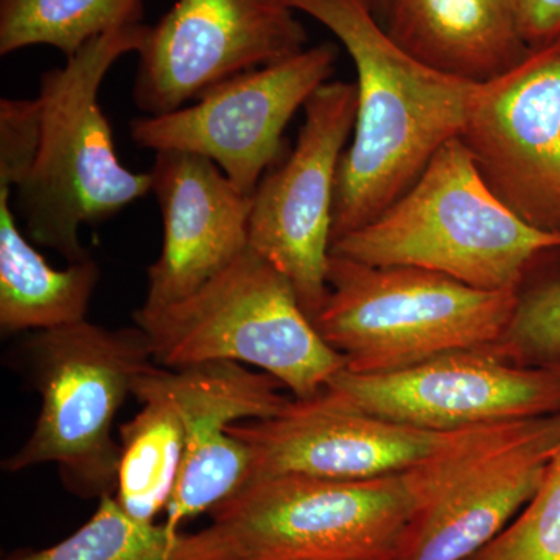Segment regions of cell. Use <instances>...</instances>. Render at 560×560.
Instances as JSON below:
<instances>
[{
    "mask_svg": "<svg viewBox=\"0 0 560 560\" xmlns=\"http://www.w3.org/2000/svg\"><path fill=\"white\" fill-rule=\"evenodd\" d=\"M289 3L334 33L355 66V127L338 168L334 243L382 215L415 186L434 154L459 138L477 83L408 55L368 0Z\"/></svg>",
    "mask_w": 560,
    "mask_h": 560,
    "instance_id": "1",
    "label": "cell"
},
{
    "mask_svg": "<svg viewBox=\"0 0 560 560\" xmlns=\"http://www.w3.org/2000/svg\"><path fill=\"white\" fill-rule=\"evenodd\" d=\"M474 430L444 456L374 480L279 475L248 482L180 534L172 560H396L431 493L469 466Z\"/></svg>",
    "mask_w": 560,
    "mask_h": 560,
    "instance_id": "2",
    "label": "cell"
},
{
    "mask_svg": "<svg viewBox=\"0 0 560 560\" xmlns=\"http://www.w3.org/2000/svg\"><path fill=\"white\" fill-rule=\"evenodd\" d=\"M150 25L114 28L90 40L62 68L40 77L43 135L35 167L16 189L18 215L36 245L69 264L90 259L80 230L147 197L151 173L121 165L98 103L103 80L125 55L138 54Z\"/></svg>",
    "mask_w": 560,
    "mask_h": 560,
    "instance_id": "3",
    "label": "cell"
},
{
    "mask_svg": "<svg viewBox=\"0 0 560 560\" xmlns=\"http://www.w3.org/2000/svg\"><path fill=\"white\" fill-rule=\"evenodd\" d=\"M560 238L530 228L492 194L459 138L404 197L330 254L375 267H412L474 289L515 291L541 250Z\"/></svg>",
    "mask_w": 560,
    "mask_h": 560,
    "instance_id": "4",
    "label": "cell"
},
{
    "mask_svg": "<svg viewBox=\"0 0 560 560\" xmlns=\"http://www.w3.org/2000/svg\"><path fill=\"white\" fill-rule=\"evenodd\" d=\"M154 363L183 370L210 361L259 368L307 400L326 388L346 359L327 345L289 279L249 248L186 300L138 311Z\"/></svg>",
    "mask_w": 560,
    "mask_h": 560,
    "instance_id": "5",
    "label": "cell"
},
{
    "mask_svg": "<svg viewBox=\"0 0 560 560\" xmlns=\"http://www.w3.org/2000/svg\"><path fill=\"white\" fill-rule=\"evenodd\" d=\"M326 301L312 323L346 370L377 374L503 338L515 291L474 289L412 267H375L330 254Z\"/></svg>",
    "mask_w": 560,
    "mask_h": 560,
    "instance_id": "6",
    "label": "cell"
},
{
    "mask_svg": "<svg viewBox=\"0 0 560 560\" xmlns=\"http://www.w3.org/2000/svg\"><path fill=\"white\" fill-rule=\"evenodd\" d=\"M22 349L39 394V416L3 469L14 474L55 464L77 495H116L120 445L113 438L114 420L139 375L156 364L145 331L110 330L84 319L33 331Z\"/></svg>",
    "mask_w": 560,
    "mask_h": 560,
    "instance_id": "7",
    "label": "cell"
},
{
    "mask_svg": "<svg viewBox=\"0 0 560 560\" xmlns=\"http://www.w3.org/2000/svg\"><path fill=\"white\" fill-rule=\"evenodd\" d=\"M338 60L331 43L249 70L206 92L194 105L131 120L140 149L187 151L215 162L245 194L282 162L287 127L308 98L330 81Z\"/></svg>",
    "mask_w": 560,
    "mask_h": 560,
    "instance_id": "8",
    "label": "cell"
},
{
    "mask_svg": "<svg viewBox=\"0 0 560 560\" xmlns=\"http://www.w3.org/2000/svg\"><path fill=\"white\" fill-rule=\"evenodd\" d=\"M304 113L296 147L253 194L248 246L289 279L313 320L329 291L335 187L355 127V83L327 81Z\"/></svg>",
    "mask_w": 560,
    "mask_h": 560,
    "instance_id": "9",
    "label": "cell"
},
{
    "mask_svg": "<svg viewBox=\"0 0 560 560\" xmlns=\"http://www.w3.org/2000/svg\"><path fill=\"white\" fill-rule=\"evenodd\" d=\"M324 389L366 415L442 433L560 412V371L526 366L495 345L377 374L345 368Z\"/></svg>",
    "mask_w": 560,
    "mask_h": 560,
    "instance_id": "10",
    "label": "cell"
},
{
    "mask_svg": "<svg viewBox=\"0 0 560 560\" xmlns=\"http://www.w3.org/2000/svg\"><path fill=\"white\" fill-rule=\"evenodd\" d=\"M289 0H178L149 27L132 101L147 116L184 108L224 81L307 49Z\"/></svg>",
    "mask_w": 560,
    "mask_h": 560,
    "instance_id": "11",
    "label": "cell"
},
{
    "mask_svg": "<svg viewBox=\"0 0 560 560\" xmlns=\"http://www.w3.org/2000/svg\"><path fill=\"white\" fill-rule=\"evenodd\" d=\"M459 139L482 180L518 219L560 238V49L530 50L477 84Z\"/></svg>",
    "mask_w": 560,
    "mask_h": 560,
    "instance_id": "12",
    "label": "cell"
},
{
    "mask_svg": "<svg viewBox=\"0 0 560 560\" xmlns=\"http://www.w3.org/2000/svg\"><path fill=\"white\" fill-rule=\"evenodd\" d=\"M474 430L415 429L355 410L327 389L293 399L276 418L230 427L253 453L249 482L279 475L357 481L407 474L453 451Z\"/></svg>",
    "mask_w": 560,
    "mask_h": 560,
    "instance_id": "13",
    "label": "cell"
},
{
    "mask_svg": "<svg viewBox=\"0 0 560 560\" xmlns=\"http://www.w3.org/2000/svg\"><path fill=\"white\" fill-rule=\"evenodd\" d=\"M145 378L175 401L186 433L183 467L164 522L179 530L183 523L212 511L245 488L253 477V453L230 433V427L243 420L276 418L293 397L280 390L283 385L272 375L234 361H210L183 370L153 364Z\"/></svg>",
    "mask_w": 560,
    "mask_h": 560,
    "instance_id": "14",
    "label": "cell"
},
{
    "mask_svg": "<svg viewBox=\"0 0 560 560\" xmlns=\"http://www.w3.org/2000/svg\"><path fill=\"white\" fill-rule=\"evenodd\" d=\"M560 448V412L522 422L420 506L396 560H467L539 490Z\"/></svg>",
    "mask_w": 560,
    "mask_h": 560,
    "instance_id": "15",
    "label": "cell"
},
{
    "mask_svg": "<svg viewBox=\"0 0 560 560\" xmlns=\"http://www.w3.org/2000/svg\"><path fill=\"white\" fill-rule=\"evenodd\" d=\"M161 208L162 249L150 265L140 311L189 298L248 249L253 195L232 184L215 162L187 151H158L150 171Z\"/></svg>",
    "mask_w": 560,
    "mask_h": 560,
    "instance_id": "16",
    "label": "cell"
},
{
    "mask_svg": "<svg viewBox=\"0 0 560 560\" xmlns=\"http://www.w3.org/2000/svg\"><path fill=\"white\" fill-rule=\"evenodd\" d=\"M383 27L429 68L486 83L529 55L511 0H388Z\"/></svg>",
    "mask_w": 560,
    "mask_h": 560,
    "instance_id": "17",
    "label": "cell"
},
{
    "mask_svg": "<svg viewBox=\"0 0 560 560\" xmlns=\"http://www.w3.org/2000/svg\"><path fill=\"white\" fill-rule=\"evenodd\" d=\"M101 268L92 259L55 270L28 243L0 187V329L3 335L60 329L86 319Z\"/></svg>",
    "mask_w": 560,
    "mask_h": 560,
    "instance_id": "18",
    "label": "cell"
},
{
    "mask_svg": "<svg viewBox=\"0 0 560 560\" xmlns=\"http://www.w3.org/2000/svg\"><path fill=\"white\" fill-rule=\"evenodd\" d=\"M145 372L132 388V396L142 408L120 427L114 499L131 517L154 522L161 511L167 510L175 492L186 452V433L175 401L151 385Z\"/></svg>",
    "mask_w": 560,
    "mask_h": 560,
    "instance_id": "19",
    "label": "cell"
},
{
    "mask_svg": "<svg viewBox=\"0 0 560 560\" xmlns=\"http://www.w3.org/2000/svg\"><path fill=\"white\" fill-rule=\"evenodd\" d=\"M142 18L143 0H0V55L49 46L70 58L90 40Z\"/></svg>",
    "mask_w": 560,
    "mask_h": 560,
    "instance_id": "20",
    "label": "cell"
},
{
    "mask_svg": "<svg viewBox=\"0 0 560 560\" xmlns=\"http://www.w3.org/2000/svg\"><path fill=\"white\" fill-rule=\"evenodd\" d=\"M495 346L526 366L560 371V245L541 250L530 264Z\"/></svg>",
    "mask_w": 560,
    "mask_h": 560,
    "instance_id": "21",
    "label": "cell"
},
{
    "mask_svg": "<svg viewBox=\"0 0 560 560\" xmlns=\"http://www.w3.org/2000/svg\"><path fill=\"white\" fill-rule=\"evenodd\" d=\"M180 534L165 523L140 522L114 497H103L90 521L68 539L9 560H172Z\"/></svg>",
    "mask_w": 560,
    "mask_h": 560,
    "instance_id": "22",
    "label": "cell"
},
{
    "mask_svg": "<svg viewBox=\"0 0 560 560\" xmlns=\"http://www.w3.org/2000/svg\"><path fill=\"white\" fill-rule=\"evenodd\" d=\"M467 560H560V448L525 510Z\"/></svg>",
    "mask_w": 560,
    "mask_h": 560,
    "instance_id": "23",
    "label": "cell"
},
{
    "mask_svg": "<svg viewBox=\"0 0 560 560\" xmlns=\"http://www.w3.org/2000/svg\"><path fill=\"white\" fill-rule=\"evenodd\" d=\"M43 135V106L36 98L0 101V187L18 189L35 167Z\"/></svg>",
    "mask_w": 560,
    "mask_h": 560,
    "instance_id": "24",
    "label": "cell"
},
{
    "mask_svg": "<svg viewBox=\"0 0 560 560\" xmlns=\"http://www.w3.org/2000/svg\"><path fill=\"white\" fill-rule=\"evenodd\" d=\"M515 20L530 50L545 49L560 39V0H511Z\"/></svg>",
    "mask_w": 560,
    "mask_h": 560,
    "instance_id": "25",
    "label": "cell"
},
{
    "mask_svg": "<svg viewBox=\"0 0 560 560\" xmlns=\"http://www.w3.org/2000/svg\"><path fill=\"white\" fill-rule=\"evenodd\" d=\"M368 2H370L371 9L374 10L375 16L382 21L388 0H368Z\"/></svg>",
    "mask_w": 560,
    "mask_h": 560,
    "instance_id": "26",
    "label": "cell"
},
{
    "mask_svg": "<svg viewBox=\"0 0 560 560\" xmlns=\"http://www.w3.org/2000/svg\"><path fill=\"white\" fill-rule=\"evenodd\" d=\"M556 46H558L560 49V39L558 40V43H556Z\"/></svg>",
    "mask_w": 560,
    "mask_h": 560,
    "instance_id": "27",
    "label": "cell"
}]
</instances>
